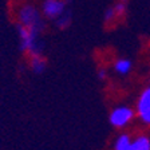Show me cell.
<instances>
[{
  "label": "cell",
  "mask_w": 150,
  "mask_h": 150,
  "mask_svg": "<svg viewBox=\"0 0 150 150\" xmlns=\"http://www.w3.org/2000/svg\"><path fill=\"white\" fill-rule=\"evenodd\" d=\"M16 31H18L20 50L25 55L30 56V55H35V54H43L44 44L43 40H42L40 31L19 24L16 25Z\"/></svg>",
  "instance_id": "obj_1"
},
{
  "label": "cell",
  "mask_w": 150,
  "mask_h": 150,
  "mask_svg": "<svg viewBox=\"0 0 150 150\" xmlns=\"http://www.w3.org/2000/svg\"><path fill=\"white\" fill-rule=\"evenodd\" d=\"M16 22L19 25L34 28L40 32H43L46 27V19L42 15L40 8L31 3H24L19 6V8L16 9Z\"/></svg>",
  "instance_id": "obj_2"
},
{
  "label": "cell",
  "mask_w": 150,
  "mask_h": 150,
  "mask_svg": "<svg viewBox=\"0 0 150 150\" xmlns=\"http://www.w3.org/2000/svg\"><path fill=\"white\" fill-rule=\"evenodd\" d=\"M137 118L134 107L129 105H117L109 112V123L117 130H123L133 123Z\"/></svg>",
  "instance_id": "obj_3"
},
{
  "label": "cell",
  "mask_w": 150,
  "mask_h": 150,
  "mask_svg": "<svg viewBox=\"0 0 150 150\" xmlns=\"http://www.w3.org/2000/svg\"><path fill=\"white\" fill-rule=\"evenodd\" d=\"M135 115L144 126L150 127V86L142 88L135 100Z\"/></svg>",
  "instance_id": "obj_4"
},
{
  "label": "cell",
  "mask_w": 150,
  "mask_h": 150,
  "mask_svg": "<svg viewBox=\"0 0 150 150\" xmlns=\"http://www.w3.org/2000/svg\"><path fill=\"white\" fill-rule=\"evenodd\" d=\"M39 8H40L44 19L52 20V22H55L56 19L69 11L66 0H42Z\"/></svg>",
  "instance_id": "obj_5"
},
{
  "label": "cell",
  "mask_w": 150,
  "mask_h": 150,
  "mask_svg": "<svg viewBox=\"0 0 150 150\" xmlns=\"http://www.w3.org/2000/svg\"><path fill=\"white\" fill-rule=\"evenodd\" d=\"M133 60L125 58V56H121V58H117L114 62H112V71L114 74L119 75V76H127L131 71H133Z\"/></svg>",
  "instance_id": "obj_6"
},
{
  "label": "cell",
  "mask_w": 150,
  "mask_h": 150,
  "mask_svg": "<svg viewBox=\"0 0 150 150\" xmlns=\"http://www.w3.org/2000/svg\"><path fill=\"white\" fill-rule=\"evenodd\" d=\"M28 66L34 74L40 75L47 69V59L44 54H35V55L28 56Z\"/></svg>",
  "instance_id": "obj_7"
},
{
  "label": "cell",
  "mask_w": 150,
  "mask_h": 150,
  "mask_svg": "<svg viewBox=\"0 0 150 150\" xmlns=\"http://www.w3.org/2000/svg\"><path fill=\"white\" fill-rule=\"evenodd\" d=\"M131 141H133V135L130 133L122 131L117 135L112 142V150H130Z\"/></svg>",
  "instance_id": "obj_8"
},
{
  "label": "cell",
  "mask_w": 150,
  "mask_h": 150,
  "mask_svg": "<svg viewBox=\"0 0 150 150\" xmlns=\"http://www.w3.org/2000/svg\"><path fill=\"white\" fill-rule=\"evenodd\" d=\"M130 150H150V137L145 133L133 137Z\"/></svg>",
  "instance_id": "obj_9"
},
{
  "label": "cell",
  "mask_w": 150,
  "mask_h": 150,
  "mask_svg": "<svg viewBox=\"0 0 150 150\" xmlns=\"http://www.w3.org/2000/svg\"><path fill=\"white\" fill-rule=\"evenodd\" d=\"M119 19H122V18L119 16V13L117 12L114 4L110 6L109 8L105 11V13H103V22L106 23V24H112V23H115L117 20H119Z\"/></svg>",
  "instance_id": "obj_10"
},
{
  "label": "cell",
  "mask_w": 150,
  "mask_h": 150,
  "mask_svg": "<svg viewBox=\"0 0 150 150\" xmlns=\"http://www.w3.org/2000/svg\"><path fill=\"white\" fill-rule=\"evenodd\" d=\"M71 22H72V16H71V12L70 11H67L66 13H63L60 18H58L55 20V25L58 28H60V30H64V28H67V27H70V24H71Z\"/></svg>",
  "instance_id": "obj_11"
},
{
  "label": "cell",
  "mask_w": 150,
  "mask_h": 150,
  "mask_svg": "<svg viewBox=\"0 0 150 150\" xmlns=\"http://www.w3.org/2000/svg\"><path fill=\"white\" fill-rule=\"evenodd\" d=\"M97 76L99 81H106V79L109 78V71H107V69L99 67V69L97 70Z\"/></svg>",
  "instance_id": "obj_12"
},
{
  "label": "cell",
  "mask_w": 150,
  "mask_h": 150,
  "mask_svg": "<svg viewBox=\"0 0 150 150\" xmlns=\"http://www.w3.org/2000/svg\"><path fill=\"white\" fill-rule=\"evenodd\" d=\"M118 1H123V3H126V1H127V0H118Z\"/></svg>",
  "instance_id": "obj_13"
},
{
  "label": "cell",
  "mask_w": 150,
  "mask_h": 150,
  "mask_svg": "<svg viewBox=\"0 0 150 150\" xmlns=\"http://www.w3.org/2000/svg\"><path fill=\"white\" fill-rule=\"evenodd\" d=\"M149 86H150V79H149Z\"/></svg>",
  "instance_id": "obj_14"
}]
</instances>
